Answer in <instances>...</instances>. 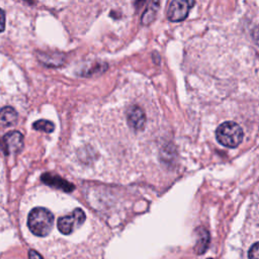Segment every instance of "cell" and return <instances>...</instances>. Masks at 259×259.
Wrapping results in <instances>:
<instances>
[{
	"label": "cell",
	"mask_w": 259,
	"mask_h": 259,
	"mask_svg": "<svg viewBox=\"0 0 259 259\" xmlns=\"http://www.w3.org/2000/svg\"><path fill=\"white\" fill-rule=\"evenodd\" d=\"M54 225V214L45 207H34L27 218L29 231L37 236L45 237L50 234Z\"/></svg>",
	"instance_id": "1"
},
{
	"label": "cell",
	"mask_w": 259,
	"mask_h": 259,
	"mask_svg": "<svg viewBox=\"0 0 259 259\" xmlns=\"http://www.w3.org/2000/svg\"><path fill=\"white\" fill-rule=\"evenodd\" d=\"M243 130L235 121H225L215 131L217 141L228 148H236L243 141Z\"/></svg>",
	"instance_id": "2"
},
{
	"label": "cell",
	"mask_w": 259,
	"mask_h": 259,
	"mask_svg": "<svg viewBox=\"0 0 259 259\" xmlns=\"http://www.w3.org/2000/svg\"><path fill=\"white\" fill-rule=\"evenodd\" d=\"M86 215L83 209L75 208L71 213L61 217L58 220V229L64 235H70L79 228L85 221Z\"/></svg>",
	"instance_id": "3"
},
{
	"label": "cell",
	"mask_w": 259,
	"mask_h": 259,
	"mask_svg": "<svg viewBox=\"0 0 259 259\" xmlns=\"http://www.w3.org/2000/svg\"><path fill=\"white\" fill-rule=\"evenodd\" d=\"M193 5L194 0H172L168 8V19L173 22L184 20Z\"/></svg>",
	"instance_id": "4"
},
{
	"label": "cell",
	"mask_w": 259,
	"mask_h": 259,
	"mask_svg": "<svg viewBox=\"0 0 259 259\" xmlns=\"http://www.w3.org/2000/svg\"><path fill=\"white\" fill-rule=\"evenodd\" d=\"M125 117H126V122L130 128L136 132L143 131L145 128L146 120H147L146 112L139 105H136V104L131 105L125 111Z\"/></svg>",
	"instance_id": "5"
},
{
	"label": "cell",
	"mask_w": 259,
	"mask_h": 259,
	"mask_svg": "<svg viewBox=\"0 0 259 259\" xmlns=\"http://www.w3.org/2000/svg\"><path fill=\"white\" fill-rule=\"evenodd\" d=\"M4 150L7 154H14L19 152L23 146V136L21 133L14 131L6 134L3 137Z\"/></svg>",
	"instance_id": "6"
},
{
	"label": "cell",
	"mask_w": 259,
	"mask_h": 259,
	"mask_svg": "<svg viewBox=\"0 0 259 259\" xmlns=\"http://www.w3.org/2000/svg\"><path fill=\"white\" fill-rule=\"evenodd\" d=\"M41 180L51 185V186H54V187H57V188H60L62 190H65L67 192H70L74 189V185H72L71 183H69L68 181L62 179L61 177L59 176H55V175H52V174H49V173H46L41 176Z\"/></svg>",
	"instance_id": "7"
},
{
	"label": "cell",
	"mask_w": 259,
	"mask_h": 259,
	"mask_svg": "<svg viewBox=\"0 0 259 259\" xmlns=\"http://www.w3.org/2000/svg\"><path fill=\"white\" fill-rule=\"evenodd\" d=\"M18 115L14 108L6 106L0 110V125L1 126H11L17 121Z\"/></svg>",
	"instance_id": "8"
},
{
	"label": "cell",
	"mask_w": 259,
	"mask_h": 259,
	"mask_svg": "<svg viewBox=\"0 0 259 259\" xmlns=\"http://www.w3.org/2000/svg\"><path fill=\"white\" fill-rule=\"evenodd\" d=\"M209 244V234L206 230L201 229L200 230V234L198 236V240H197V244L194 247V250L196 251L197 254H201L204 253L206 248L208 247Z\"/></svg>",
	"instance_id": "9"
},
{
	"label": "cell",
	"mask_w": 259,
	"mask_h": 259,
	"mask_svg": "<svg viewBox=\"0 0 259 259\" xmlns=\"http://www.w3.org/2000/svg\"><path fill=\"white\" fill-rule=\"evenodd\" d=\"M159 2H160V0H152L151 5L145 11V13L142 17V22L144 24H149L150 22H152L154 20L155 15L157 13V10L159 8Z\"/></svg>",
	"instance_id": "10"
},
{
	"label": "cell",
	"mask_w": 259,
	"mask_h": 259,
	"mask_svg": "<svg viewBox=\"0 0 259 259\" xmlns=\"http://www.w3.org/2000/svg\"><path fill=\"white\" fill-rule=\"evenodd\" d=\"M33 128L37 131H41L45 133H52L55 130V125L52 121L47 120V119H39L33 122Z\"/></svg>",
	"instance_id": "11"
},
{
	"label": "cell",
	"mask_w": 259,
	"mask_h": 259,
	"mask_svg": "<svg viewBox=\"0 0 259 259\" xmlns=\"http://www.w3.org/2000/svg\"><path fill=\"white\" fill-rule=\"evenodd\" d=\"M249 259H259V244L258 242H255L249 249L248 252Z\"/></svg>",
	"instance_id": "12"
},
{
	"label": "cell",
	"mask_w": 259,
	"mask_h": 259,
	"mask_svg": "<svg viewBox=\"0 0 259 259\" xmlns=\"http://www.w3.org/2000/svg\"><path fill=\"white\" fill-rule=\"evenodd\" d=\"M28 259H42V257L35 250H29L28 251Z\"/></svg>",
	"instance_id": "13"
},
{
	"label": "cell",
	"mask_w": 259,
	"mask_h": 259,
	"mask_svg": "<svg viewBox=\"0 0 259 259\" xmlns=\"http://www.w3.org/2000/svg\"><path fill=\"white\" fill-rule=\"evenodd\" d=\"M5 28V14L2 9H0V32Z\"/></svg>",
	"instance_id": "14"
},
{
	"label": "cell",
	"mask_w": 259,
	"mask_h": 259,
	"mask_svg": "<svg viewBox=\"0 0 259 259\" xmlns=\"http://www.w3.org/2000/svg\"><path fill=\"white\" fill-rule=\"evenodd\" d=\"M208 259H210V258H208Z\"/></svg>",
	"instance_id": "15"
}]
</instances>
